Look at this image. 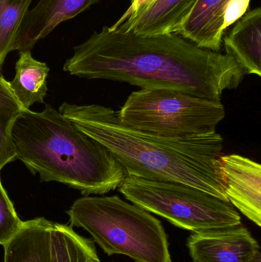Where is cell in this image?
Masks as SVG:
<instances>
[{
  "label": "cell",
  "instance_id": "cell-1",
  "mask_svg": "<svg viewBox=\"0 0 261 262\" xmlns=\"http://www.w3.org/2000/svg\"><path fill=\"white\" fill-rule=\"evenodd\" d=\"M63 69L81 78L173 89L215 101L237 89L245 75L229 54L202 49L181 35L141 36L110 26L75 46Z\"/></svg>",
  "mask_w": 261,
  "mask_h": 262
},
{
  "label": "cell",
  "instance_id": "cell-2",
  "mask_svg": "<svg viewBox=\"0 0 261 262\" xmlns=\"http://www.w3.org/2000/svg\"><path fill=\"white\" fill-rule=\"evenodd\" d=\"M58 111L105 146L126 176L183 183L228 202L220 161L224 140L217 132L170 138L124 125L116 112L100 104L64 102Z\"/></svg>",
  "mask_w": 261,
  "mask_h": 262
},
{
  "label": "cell",
  "instance_id": "cell-3",
  "mask_svg": "<svg viewBox=\"0 0 261 262\" xmlns=\"http://www.w3.org/2000/svg\"><path fill=\"white\" fill-rule=\"evenodd\" d=\"M16 160L42 182H57L84 195H104L126 177L113 154L75 127L50 104L41 112L24 111L14 123Z\"/></svg>",
  "mask_w": 261,
  "mask_h": 262
},
{
  "label": "cell",
  "instance_id": "cell-4",
  "mask_svg": "<svg viewBox=\"0 0 261 262\" xmlns=\"http://www.w3.org/2000/svg\"><path fill=\"white\" fill-rule=\"evenodd\" d=\"M67 214L70 226L87 231L109 256L136 262H173L162 223L148 211L117 195L78 199Z\"/></svg>",
  "mask_w": 261,
  "mask_h": 262
},
{
  "label": "cell",
  "instance_id": "cell-5",
  "mask_svg": "<svg viewBox=\"0 0 261 262\" xmlns=\"http://www.w3.org/2000/svg\"><path fill=\"white\" fill-rule=\"evenodd\" d=\"M121 124L152 135L185 138L216 133L225 118L221 101L173 89L132 92L119 112Z\"/></svg>",
  "mask_w": 261,
  "mask_h": 262
},
{
  "label": "cell",
  "instance_id": "cell-6",
  "mask_svg": "<svg viewBox=\"0 0 261 262\" xmlns=\"http://www.w3.org/2000/svg\"><path fill=\"white\" fill-rule=\"evenodd\" d=\"M119 191L133 204L193 232L242 223L229 202L183 183L126 176Z\"/></svg>",
  "mask_w": 261,
  "mask_h": 262
},
{
  "label": "cell",
  "instance_id": "cell-7",
  "mask_svg": "<svg viewBox=\"0 0 261 262\" xmlns=\"http://www.w3.org/2000/svg\"><path fill=\"white\" fill-rule=\"evenodd\" d=\"M251 0H198L176 35L199 47L220 52L228 27L248 11Z\"/></svg>",
  "mask_w": 261,
  "mask_h": 262
},
{
  "label": "cell",
  "instance_id": "cell-8",
  "mask_svg": "<svg viewBox=\"0 0 261 262\" xmlns=\"http://www.w3.org/2000/svg\"><path fill=\"white\" fill-rule=\"evenodd\" d=\"M187 247L193 262H248L260 249L242 223L193 232Z\"/></svg>",
  "mask_w": 261,
  "mask_h": 262
},
{
  "label": "cell",
  "instance_id": "cell-9",
  "mask_svg": "<svg viewBox=\"0 0 261 262\" xmlns=\"http://www.w3.org/2000/svg\"><path fill=\"white\" fill-rule=\"evenodd\" d=\"M221 167L228 202L261 226V166L239 154L221 156Z\"/></svg>",
  "mask_w": 261,
  "mask_h": 262
},
{
  "label": "cell",
  "instance_id": "cell-10",
  "mask_svg": "<svg viewBox=\"0 0 261 262\" xmlns=\"http://www.w3.org/2000/svg\"><path fill=\"white\" fill-rule=\"evenodd\" d=\"M101 0H39L24 17L14 51L32 50L57 26L75 18Z\"/></svg>",
  "mask_w": 261,
  "mask_h": 262
},
{
  "label": "cell",
  "instance_id": "cell-11",
  "mask_svg": "<svg viewBox=\"0 0 261 262\" xmlns=\"http://www.w3.org/2000/svg\"><path fill=\"white\" fill-rule=\"evenodd\" d=\"M197 2L153 0L147 6L132 12L118 27L113 29L131 32L141 36L176 34Z\"/></svg>",
  "mask_w": 261,
  "mask_h": 262
},
{
  "label": "cell",
  "instance_id": "cell-12",
  "mask_svg": "<svg viewBox=\"0 0 261 262\" xmlns=\"http://www.w3.org/2000/svg\"><path fill=\"white\" fill-rule=\"evenodd\" d=\"M226 53L231 55L245 75L261 76V9L246 12L231 32L222 38Z\"/></svg>",
  "mask_w": 261,
  "mask_h": 262
},
{
  "label": "cell",
  "instance_id": "cell-13",
  "mask_svg": "<svg viewBox=\"0 0 261 262\" xmlns=\"http://www.w3.org/2000/svg\"><path fill=\"white\" fill-rule=\"evenodd\" d=\"M52 225L44 217L23 221L3 246L4 262H52Z\"/></svg>",
  "mask_w": 261,
  "mask_h": 262
},
{
  "label": "cell",
  "instance_id": "cell-14",
  "mask_svg": "<svg viewBox=\"0 0 261 262\" xmlns=\"http://www.w3.org/2000/svg\"><path fill=\"white\" fill-rule=\"evenodd\" d=\"M49 72L46 63L35 59L30 50L19 52L15 63V78L9 81V84L24 110H30L35 103H44Z\"/></svg>",
  "mask_w": 261,
  "mask_h": 262
},
{
  "label": "cell",
  "instance_id": "cell-15",
  "mask_svg": "<svg viewBox=\"0 0 261 262\" xmlns=\"http://www.w3.org/2000/svg\"><path fill=\"white\" fill-rule=\"evenodd\" d=\"M94 243L72 226L53 223L52 262H101Z\"/></svg>",
  "mask_w": 261,
  "mask_h": 262
},
{
  "label": "cell",
  "instance_id": "cell-16",
  "mask_svg": "<svg viewBox=\"0 0 261 262\" xmlns=\"http://www.w3.org/2000/svg\"><path fill=\"white\" fill-rule=\"evenodd\" d=\"M24 111L0 72V171L16 160L11 134L14 123Z\"/></svg>",
  "mask_w": 261,
  "mask_h": 262
},
{
  "label": "cell",
  "instance_id": "cell-17",
  "mask_svg": "<svg viewBox=\"0 0 261 262\" xmlns=\"http://www.w3.org/2000/svg\"><path fill=\"white\" fill-rule=\"evenodd\" d=\"M32 0H0V71L14 51L18 29Z\"/></svg>",
  "mask_w": 261,
  "mask_h": 262
},
{
  "label": "cell",
  "instance_id": "cell-18",
  "mask_svg": "<svg viewBox=\"0 0 261 262\" xmlns=\"http://www.w3.org/2000/svg\"><path fill=\"white\" fill-rule=\"evenodd\" d=\"M1 172V171H0ZM23 221L3 187L0 177V245L4 246L18 232Z\"/></svg>",
  "mask_w": 261,
  "mask_h": 262
},
{
  "label": "cell",
  "instance_id": "cell-19",
  "mask_svg": "<svg viewBox=\"0 0 261 262\" xmlns=\"http://www.w3.org/2000/svg\"><path fill=\"white\" fill-rule=\"evenodd\" d=\"M248 262H261V254L260 249L256 251V252L253 254L252 256L251 257V258H250Z\"/></svg>",
  "mask_w": 261,
  "mask_h": 262
},
{
  "label": "cell",
  "instance_id": "cell-20",
  "mask_svg": "<svg viewBox=\"0 0 261 262\" xmlns=\"http://www.w3.org/2000/svg\"><path fill=\"white\" fill-rule=\"evenodd\" d=\"M136 0H130V2H131V5L132 4H133V3H135V2H136Z\"/></svg>",
  "mask_w": 261,
  "mask_h": 262
}]
</instances>
